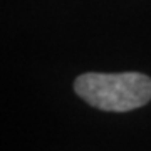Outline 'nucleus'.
<instances>
[{"label":"nucleus","instance_id":"1","mask_svg":"<svg viewBox=\"0 0 151 151\" xmlns=\"http://www.w3.org/2000/svg\"><path fill=\"white\" fill-rule=\"evenodd\" d=\"M84 103L108 113H128L151 101V77L141 72H86L74 81Z\"/></svg>","mask_w":151,"mask_h":151}]
</instances>
